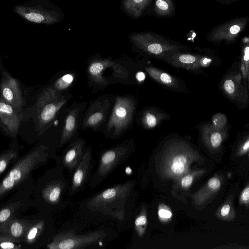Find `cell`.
Here are the masks:
<instances>
[{
  "instance_id": "5bb4252c",
  "label": "cell",
  "mask_w": 249,
  "mask_h": 249,
  "mask_svg": "<svg viewBox=\"0 0 249 249\" xmlns=\"http://www.w3.org/2000/svg\"><path fill=\"white\" fill-rule=\"evenodd\" d=\"M34 185L35 183L18 190L0 203V225L35 207L33 199Z\"/></svg>"
},
{
  "instance_id": "d590c367",
  "label": "cell",
  "mask_w": 249,
  "mask_h": 249,
  "mask_svg": "<svg viewBox=\"0 0 249 249\" xmlns=\"http://www.w3.org/2000/svg\"><path fill=\"white\" fill-rule=\"evenodd\" d=\"M201 171H197L194 173H188L183 176L180 178V185L183 188H189L193 183L194 178L196 174H198Z\"/></svg>"
},
{
  "instance_id": "9c48e42d",
  "label": "cell",
  "mask_w": 249,
  "mask_h": 249,
  "mask_svg": "<svg viewBox=\"0 0 249 249\" xmlns=\"http://www.w3.org/2000/svg\"><path fill=\"white\" fill-rule=\"evenodd\" d=\"M136 101L130 96H116L111 113L103 129L107 138L115 140L132 126L136 108Z\"/></svg>"
},
{
  "instance_id": "74e56055",
  "label": "cell",
  "mask_w": 249,
  "mask_h": 249,
  "mask_svg": "<svg viewBox=\"0 0 249 249\" xmlns=\"http://www.w3.org/2000/svg\"><path fill=\"white\" fill-rule=\"evenodd\" d=\"M249 187L248 186L246 188H245L242 192L241 193L240 201V202L247 204V205L249 203Z\"/></svg>"
},
{
  "instance_id": "f546056e",
  "label": "cell",
  "mask_w": 249,
  "mask_h": 249,
  "mask_svg": "<svg viewBox=\"0 0 249 249\" xmlns=\"http://www.w3.org/2000/svg\"><path fill=\"white\" fill-rule=\"evenodd\" d=\"M153 11L159 18H169L175 14V5L173 0H155Z\"/></svg>"
},
{
  "instance_id": "f35d334b",
  "label": "cell",
  "mask_w": 249,
  "mask_h": 249,
  "mask_svg": "<svg viewBox=\"0 0 249 249\" xmlns=\"http://www.w3.org/2000/svg\"><path fill=\"white\" fill-rule=\"evenodd\" d=\"M159 216L160 218L162 219H169L172 215V213L167 209H160L158 212Z\"/></svg>"
},
{
  "instance_id": "484cf974",
  "label": "cell",
  "mask_w": 249,
  "mask_h": 249,
  "mask_svg": "<svg viewBox=\"0 0 249 249\" xmlns=\"http://www.w3.org/2000/svg\"><path fill=\"white\" fill-rule=\"evenodd\" d=\"M167 119L168 115L162 110L155 107H146L140 115V124L147 129L156 127L162 121Z\"/></svg>"
},
{
  "instance_id": "5b68a950",
  "label": "cell",
  "mask_w": 249,
  "mask_h": 249,
  "mask_svg": "<svg viewBox=\"0 0 249 249\" xmlns=\"http://www.w3.org/2000/svg\"><path fill=\"white\" fill-rule=\"evenodd\" d=\"M57 165L46 170L35 182L33 199L35 208L43 213H52L65 209L70 204L67 194L70 182Z\"/></svg>"
},
{
  "instance_id": "ab89813d",
  "label": "cell",
  "mask_w": 249,
  "mask_h": 249,
  "mask_svg": "<svg viewBox=\"0 0 249 249\" xmlns=\"http://www.w3.org/2000/svg\"><path fill=\"white\" fill-rule=\"evenodd\" d=\"M217 2L223 4L229 5L231 3L236 2L238 1V0H214Z\"/></svg>"
},
{
  "instance_id": "8992f818",
  "label": "cell",
  "mask_w": 249,
  "mask_h": 249,
  "mask_svg": "<svg viewBox=\"0 0 249 249\" xmlns=\"http://www.w3.org/2000/svg\"><path fill=\"white\" fill-rule=\"evenodd\" d=\"M160 175L167 178L180 179L189 173V167L199 160V154L186 139L181 137L166 139L160 151Z\"/></svg>"
},
{
  "instance_id": "e0dca14e",
  "label": "cell",
  "mask_w": 249,
  "mask_h": 249,
  "mask_svg": "<svg viewBox=\"0 0 249 249\" xmlns=\"http://www.w3.org/2000/svg\"><path fill=\"white\" fill-rule=\"evenodd\" d=\"M113 99L111 96L104 95L93 101L89 106L81 122V126L83 130L91 129L96 132L105 126Z\"/></svg>"
},
{
  "instance_id": "836d02e7",
  "label": "cell",
  "mask_w": 249,
  "mask_h": 249,
  "mask_svg": "<svg viewBox=\"0 0 249 249\" xmlns=\"http://www.w3.org/2000/svg\"><path fill=\"white\" fill-rule=\"evenodd\" d=\"M0 249H21L22 246L9 238L0 234Z\"/></svg>"
},
{
  "instance_id": "d6a6232c",
  "label": "cell",
  "mask_w": 249,
  "mask_h": 249,
  "mask_svg": "<svg viewBox=\"0 0 249 249\" xmlns=\"http://www.w3.org/2000/svg\"><path fill=\"white\" fill-rule=\"evenodd\" d=\"M219 218L224 220H231L235 216L233 208L230 202L225 203L218 210V214H216Z\"/></svg>"
},
{
  "instance_id": "d6986e66",
  "label": "cell",
  "mask_w": 249,
  "mask_h": 249,
  "mask_svg": "<svg viewBox=\"0 0 249 249\" xmlns=\"http://www.w3.org/2000/svg\"><path fill=\"white\" fill-rule=\"evenodd\" d=\"M62 154L54 160L56 165L71 174L81 160L86 148V142L81 137H76L69 143Z\"/></svg>"
},
{
  "instance_id": "277c9868",
  "label": "cell",
  "mask_w": 249,
  "mask_h": 249,
  "mask_svg": "<svg viewBox=\"0 0 249 249\" xmlns=\"http://www.w3.org/2000/svg\"><path fill=\"white\" fill-rule=\"evenodd\" d=\"M85 225L77 221L62 225L52 236L45 248L48 249H104L118 236L112 227L101 225L83 231Z\"/></svg>"
},
{
  "instance_id": "603a6c76",
  "label": "cell",
  "mask_w": 249,
  "mask_h": 249,
  "mask_svg": "<svg viewBox=\"0 0 249 249\" xmlns=\"http://www.w3.org/2000/svg\"><path fill=\"white\" fill-rule=\"evenodd\" d=\"M196 128L199 130L202 141L206 146L213 150L221 147L228 134L227 129L216 128L208 122L201 123Z\"/></svg>"
},
{
  "instance_id": "7bdbcfd3",
  "label": "cell",
  "mask_w": 249,
  "mask_h": 249,
  "mask_svg": "<svg viewBox=\"0 0 249 249\" xmlns=\"http://www.w3.org/2000/svg\"></svg>"
},
{
  "instance_id": "44dd1931",
  "label": "cell",
  "mask_w": 249,
  "mask_h": 249,
  "mask_svg": "<svg viewBox=\"0 0 249 249\" xmlns=\"http://www.w3.org/2000/svg\"><path fill=\"white\" fill-rule=\"evenodd\" d=\"M144 69L152 80L164 88L179 92H187L185 83L178 77L151 65L146 66Z\"/></svg>"
},
{
  "instance_id": "4316f807",
  "label": "cell",
  "mask_w": 249,
  "mask_h": 249,
  "mask_svg": "<svg viewBox=\"0 0 249 249\" xmlns=\"http://www.w3.org/2000/svg\"><path fill=\"white\" fill-rule=\"evenodd\" d=\"M20 146L17 138L12 139L8 147L0 152V176L19 158Z\"/></svg>"
},
{
  "instance_id": "ac0fdd59",
  "label": "cell",
  "mask_w": 249,
  "mask_h": 249,
  "mask_svg": "<svg viewBox=\"0 0 249 249\" xmlns=\"http://www.w3.org/2000/svg\"><path fill=\"white\" fill-rule=\"evenodd\" d=\"M93 158L91 147H87L82 159L78 166L71 173V181L67 194V201L76 194L82 191L89 181L93 168Z\"/></svg>"
},
{
  "instance_id": "4fadbf2b",
  "label": "cell",
  "mask_w": 249,
  "mask_h": 249,
  "mask_svg": "<svg viewBox=\"0 0 249 249\" xmlns=\"http://www.w3.org/2000/svg\"><path fill=\"white\" fill-rule=\"evenodd\" d=\"M219 87L224 95L238 107H246L248 106V84L243 79L238 61L233 64L223 76Z\"/></svg>"
},
{
  "instance_id": "1f68e13d",
  "label": "cell",
  "mask_w": 249,
  "mask_h": 249,
  "mask_svg": "<svg viewBox=\"0 0 249 249\" xmlns=\"http://www.w3.org/2000/svg\"><path fill=\"white\" fill-rule=\"evenodd\" d=\"M75 76L71 72H68L53 80L50 84L54 89L60 91L66 90L72 85Z\"/></svg>"
},
{
  "instance_id": "b9f144b4",
  "label": "cell",
  "mask_w": 249,
  "mask_h": 249,
  "mask_svg": "<svg viewBox=\"0 0 249 249\" xmlns=\"http://www.w3.org/2000/svg\"><path fill=\"white\" fill-rule=\"evenodd\" d=\"M4 67L2 63V60L0 54V72L3 70Z\"/></svg>"
},
{
  "instance_id": "6da1fadb",
  "label": "cell",
  "mask_w": 249,
  "mask_h": 249,
  "mask_svg": "<svg viewBox=\"0 0 249 249\" xmlns=\"http://www.w3.org/2000/svg\"><path fill=\"white\" fill-rule=\"evenodd\" d=\"M136 182L128 180L106 188L79 202L78 212L85 220L99 224L111 222L128 229L136 199Z\"/></svg>"
},
{
  "instance_id": "60d3db41",
  "label": "cell",
  "mask_w": 249,
  "mask_h": 249,
  "mask_svg": "<svg viewBox=\"0 0 249 249\" xmlns=\"http://www.w3.org/2000/svg\"><path fill=\"white\" fill-rule=\"evenodd\" d=\"M136 78L139 81H143L145 78V74L142 71L139 72L137 73Z\"/></svg>"
},
{
  "instance_id": "ba28073f",
  "label": "cell",
  "mask_w": 249,
  "mask_h": 249,
  "mask_svg": "<svg viewBox=\"0 0 249 249\" xmlns=\"http://www.w3.org/2000/svg\"><path fill=\"white\" fill-rule=\"evenodd\" d=\"M135 148L134 140L131 139L102 151L96 169L89 181L90 188H96L116 168L128 159Z\"/></svg>"
},
{
  "instance_id": "e575fe53",
  "label": "cell",
  "mask_w": 249,
  "mask_h": 249,
  "mask_svg": "<svg viewBox=\"0 0 249 249\" xmlns=\"http://www.w3.org/2000/svg\"><path fill=\"white\" fill-rule=\"evenodd\" d=\"M212 124L216 128L227 129V117L224 114L221 113L215 114L213 116Z\"/></svg>"
},
{
  "instance_id": "3957f363",
  "label": "cell",
  "mask_w": 249,
  "mask_h": 249,
  "mask_svg": "<svg viewBox=\"0 0 249 249\" xmlns=\"http://www.w3.org/2000/svg\"><path fill=\"white\" fill-rule=\"evenodd\" d=\"M55 149L46 140L40 138L31 150L8 168L0 180V203L18 190L35 183L33 172L57 157Z\"/></svg>"
},
{
  "instance_id": "d4e9b609",
  "label": "cell",
  "mask_w": 249,
  "mask_h": 249,
  "mask_svg": "<svg viewBox=\"0 0 249 249\" xmlns=\"http://www.w3.org/2000/svg\"><path fill=\"white\" fill-rule=\"evenodd\" d=\"M29 222V217L14 216L0 225V234L21 244Z\"/></svg>"
},
{
  "instance_id": "83f0119b",
  "label": "cell",
  "mask_w": 249,
  "mask_h": 249,
  "mask_svg": "<svg viewBox=\"0 0 249 249\" xmlns=\"http://www.w3.org/2000/svg\"><path fill=\"white\" fill-rule=\"evenodd\" d=\"M221 186V180L217 176L211 178L206 184L194 196L196 204L202 205L219 191Z\"/></svg>"
},
{
  "instance_id": "cb8c5ba5",
  "label": "cell",
  "mask_w": 249,
  "mask_h": 249,
  "mask_svg": "<svg viewBox=\"0 0 249 249\" xmlns=\"http://www.w3.org/2000/svg\"><path fill=\"white\" fill-rule=\"evenodd\" d=\"M148 210L144 204L133 212L130 226L132 229V247L137 246L144 238L148 228Z\"/></svg>"
},
{
  "instance_id": "30bf717a",
  "label": "cell",
  "mask_w": 249,
  "mask_h": 249,
  "mask_svg": "<svg viewBox=\"0 0 249 249\" xmlns=\"http://www.w3.org/2000/svg\"><path fill=\"white\" fill-rule=\"evenodd\" d=\"M128 38L135 51L147 58L157 60L166 52L190 48L152 31L133 33L129 35Z\"/></svg>"
},
{
  "instance_id": "7402d4cb",
  "label": "cell",
  "mask_w": 249,
  "mask_h": 249,
  "mask_svg": "<svg viewBox=\"0 0 249 249\" xmlns=\"http://www.w3.org/2000/svg\"><path fill=\"white\" fill-rule=\"evenodd\" d=\"M82 107L81 104H76L68 110L59 139V148H62L77 137V132Z\"/></svg>"
},
{
  "instance_id": "7a4b0ae2",
  "label": "cell",
  "mask_w": 249,
  "mask_h": 249,
  "mask_svg": "<svg viewBox=\"0 0 249 249\" xmlns=\"http://www.w3.org/2000/svg\"><path fill=\"white\" fill-rule=\"evenodd\" d=\"M34 100L28 102L18 135L29 144L37 142L46 132L69 101L64 91L57 90L49 85L43 87L33 95Z\"/></svg>"
},
{
  "instance_id": "9a60e30c",
  "label": "cell",
  "mask_w": 249,
  "mask_h": 249,
  "mask_svg": "<svg viewBox=\"0 0 249 249\" xmlns=\"http://www.w3.org/2000/svg\"><path fill=\"white\" fill-rule=\"evenodd\" d=\"M249 22L248 16L236 18L213 27L206 36L207 40L218 45L222 42L227 45L235 43Z\"/></svg>"
},
{
  "instance_id": "8d00e7d4",
  "label": "cell",
  "mask_w": 249,
  "mask_h": 249,
  "mask_svg": "<svg viewBox=\"0 0 249 249\" xmlns=\"http://www.w3.org/2000/svg\"><path fill=\"white\" fill-rule=\"evenodd\" d=\"M243 140V142L240 143L238 149V153L240 154H244L249 151V139L248 134L244 136Z\"/></svg>"
},
{
  "instance_id": "7c38bea8",
  "label": "cell",
  "mask_w": 249,
  "mask_h": 249,
  "mask_svg": "<svg viewBox=\"0 0 249 249\" xmlns=\"http://www.w3.org/2000/svg\"><path fill=\"white\" fill-rule=\"evenodd\" d=\"M55 231L54 221L51 213L38 212L29 217V222L21 243L22 248H45Z\"/></svg>"
},
{
  "instance_id": "f1b7e54d",
  "label": "cell",
  "mask_w": 249,
  "mask_h": 249,
  "mask_svg": "<svg viewBox=\"0 0 249 249\" xmlns=\"http://www.w3.org/2000/svg\"><path fill=\"white\" fill-rule=\"evenodd\" d=\"M152 0H122L121 9L131 18L141 17Z\"/></svg>"
},
{
  "instance_id": "4dcf8cb0",
  "label": "cell",
  "mask_w": 249,
  "mask_h": 249,
  "mask_svg": "<svg viewBox=\"0 0 249 249\" xmlns=\"http://www.w3.org/2000/svg\"><path fill=\"white\" fill-rule=\"evenodd\" d=\"M241 53L240 68L243 79L245 82H249V39L245 36L242 39V45Z\"/></svg>"
},
{
  "instance_id": "ffe728a7",
  "label": "cell",
  "mask_w": 249,
  "mask_h": 249,
  "mask_svg": "<svg viewBox=\"0 0 249 249\" xmlns=\"http://www.w3.org/2000/svg\"><path fill=\"white\" fill-rule=\"evenodd\" d=\"M23 112L0 98V132L12 139L17 138Z\"/></svg>"
},
{
  "instance_id": "2e32d148",
  "label": "cell",
  "mask_w": 249,
  "mask_h": 249,
  "mask_svg": "<svg viewBox=\"0 0 249 249\" xmlns=\"http://www.w3.org/2000/svg\"><path fill=\"white\" fill-rule=\"evenodd\" d=\"M0 73V98L23 112L27 105V92L23 90L20 81L6 69Z\"/></svg>"
},
{
  "instance_id": "8fae6325",
  "label": "cell",
  "mask_w": 249,
  "mask_h": 249,
  "mask_svg": "<svg viewBox=\"0 0 249 249\" xmlns=\"http://www.w3.org/2000/svg\"><path fill=\"white\" fill-rule=\"evenodd\" d=\"M14 12L29 22L51 25L64 18L62 10L50 0H26L13 8Z\"/></svg>"
},
{
  "instance_id": "52a82bcc",
  "label": "cell",
  "mask_w": 249,
  "mask_h": 249,
  "mask_svg": "<svg viewBox=\"0 0 249 249\" xmlns=\"http://www.w3.org/2000/svg\"><path fill=\"white\" fill-rule=\"evenodd\" d=\"M159 60L176 68L197 74L204 72L203 69L217 65L220 61V57L213 50L197 47L166 52Z\"/></svg>"
}]
</instances>
